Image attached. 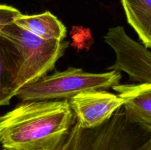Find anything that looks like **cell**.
Here are the masks:
<instances>
[{
	"instance_id": "obj_1",
	"label": "cell",
	"mask_w": 151,
	"mask_h": 150,
	"mask_svg": "<svg viewBox=\"0 0 151 150\" xmlns=\"http://www.w3.org/2000/svg\"><path fill=\"white\" fill-rule=\"evenodd\" d=\"M75 122L68 99L23 101L0 116V144L11 150H59Z\"/></svg>"
},
{
	"instance_id": "obj_2",
	"label": "cell",
	"mask_w": 151,
	"mask_h": 150,
	"mask_svg": "<svg viewBox=\"0 0 151 150\" xmlns=\"http://www.w3.org/2000/svg\"><path fill=\"white\" fill-rule=\"evenodd\" d=\"M0 36L10 41L18 53V70L13 85L14 96L22 87L38 80L51 71L70 44L64 40H43L13 23L3 28Z\"/></svg>"
},
{
	"instance_id": "obj_3",
	"label": "cell",
	"mask_w": 151,
	"mask_h": 150,
	"mask_svg": "<svg viewBox=\"0 0 151 150\" xmlns=\"http://www.w3.org/2000/svg\"><path fill=\"white\" fill-rule=\"evenodd\" d=\"M122 75L116 71L101 74L86 72L82 69L69 67L55 71L22 87L16 96L22 101L69 99L88 91L106 90L119 84Z\"/></svg>"
},
{
	"instance_id": "obj_4",
	"label": "cell",
	"mask_w": 151,
	"mask_h": 150,
	"mask_svg": "<svg viewBox=\"0 0 151 150\" xmlns=\"http://www.w3.org/2000/svg\"><path fill=\"white\" fill-rule=\"evenodd\" d=\"M104 41L116 53V60L108 70L125 72L138 83H151V53L142 44L134 41L122 26L109 28Z\"/></svg>"
},
{
	"instance_id": "obj_5",
	"label": "cell",
	"mask_w": 151,
	"mask_h": 150,
	"mask_svg": "<svg viewBox=\"0 0 151 150\" xmlns=\"http://www.w3.org/2000/svg\"><path fill=\"white\" fill-rule=\"evenodd\" d=\"M68 101L76 122L84 128L100 126L123 105V101L117 95L106 90L80 93Z\"/></svg>"
},
{
	"instance_id": "obj_6",
	"label": "cell",
	"mask_w": 151,
	"mask_h": 150,
	"mask_svg": "<svg viewBox=\"0 0 151 150\" xmlns=\"http://www.w3.org/2000/svg\"><path fill=\"white\" fill-rule=\"evenodd\" d=\"M122 107L97 127L84 128L75 122L59 150H111L126 119Z\"/></svg>"
},
{
	"instance_id": "obj_7",
	"label": "cell",
	"mask_w": 151,
	"mask_h": 150,
	"mask_svg": "<svg viewBox=\"0 0 151 150\" xmlns=\"http://www.w3.org/2000/svg\"><path fill=\"white\" fill-rule=\"evenodd\" d=\"M111 88L123 101L126 119L151 132V83L118 84Z\"/></svg>"
},
{
	"instance_id": "obj_8",
	"label": "cell",
	"mask_w": 151,
	"mask_h": 150,
	"mask_svg": "<svg viewBox=\"0 0 151 150\" xmlns=\"http://www.w3.org/2000/svg\"><path fill=\"white\" fill-rule=\"evenodd\" d=\"M13 23L46 41H61L66 37L65 25L50 11L35 15L21 13Z\"/></svg>"
},
{
	"instance_id": "obj_9",
	"label": "cell",
	"mask_w": 151,
	"mask_h": 150,
	"mask_svg": "<svg viewBox=\"0 0 151 150\" xmlns=\"http://www.w3.org/2000/svg\"><path fill=\"white\" fill-rule=\"evenodd\" d=\"M19 57L13 44L0 36V106L8 105L14 96L13 85L18 70Z\"/></svg>"
},
{
	"instance_id": "obj_10",
	"label": "cell",
	"mask_w": 151,
	"mask_h": 150,
	"mask_svg": "<svg viewBox=\"0 0 151 150\" xmlns=\"http://www.w3.org/2000/svg\"><path fill=\"white\" fill-rule=\"evenodd\" d=\"M128 24L147 49L151 48V0H122Z\"/></svg>"
},
{
	"instance_id": "obj_11",
	"label": "cell",
	"mask_w": 151,
	"mask_h": 150,
	"mask_svg": "<svg viewBox=\"0 0 151 150\" xmlns=\"http://www.w3.org/2000/svg\"><path fill=\"white\" fill-rule=\"evenodd\" d=\"M150 133L125 119L111 150H135L150 138Z\"/></svg>"
},
{
	"instance_id": "obj_12",
	"label": "cell",
	"mask_w": 151,
	"mask_h": 150,
	"mask_svg": "<svg viewBox=\"0 0 151 150\" xmlns=\"http://www.w3.org/2000/svg\"><path fill=\"white\" fill-rule=\"evenodd\" d=\"M21 14L18 9L6 4H0V31Z\"/></svg>"
},
{
	"instance_id": "obj_13",
	"label": "cell",
	"mask_w": 151,
	"mask_h": 150,
	"mask_svg": "<svg viewBox=\"0 0 151 150\" xmlns=\"http://www.w3.org/2000/svg\"><path fill=\"white\" fill-rule=\"evenodd\" d=\"M135 150H151V138L139 146Z\"/></svg>"
},
{
	"instance_id": "obj_14",
	"label": "cell",
	"mask_w": 151,
	"mask_h": 150,
	"mask_svg": "<svg viewBox=\"0 0 151 150\" xmlns=\"http://www.w3.org/2000/svg\"><path fill=\"white\" fill-rule=\"evenodd\" d=\"M3 150H8V149H4Z\"/></svg>"
},
{
	"instance_id": "obj_15",
	"label": "cell",
	"mask_w": 151,
	"mask_h": 150,
	"mask_svg": "<svg viewBox=\"0 0 151 150\" xmlns=\"http://www.w3.org/2000/svg\"><path fill=\"white\" fill-rule=\"evenodd\" d=\"M8 150H11V149H8Z\"/></svg>"
}]
</instances>
